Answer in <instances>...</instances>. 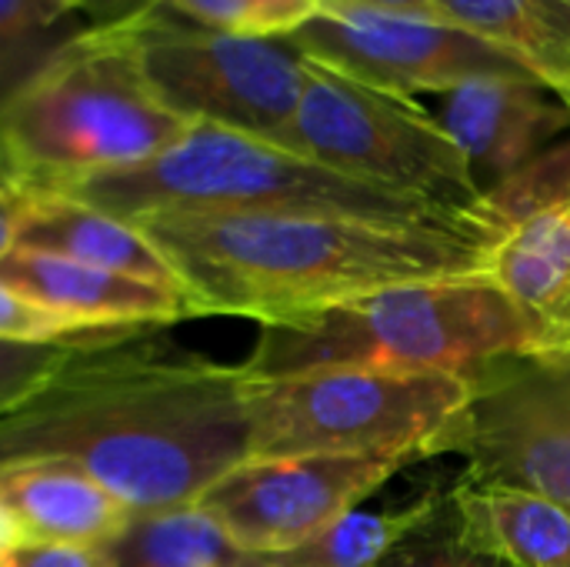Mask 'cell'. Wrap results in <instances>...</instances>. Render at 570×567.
<instances>
[{"label": "cell", "instance_id": "cell-20", "mask_svg": "<svg viewBox=\"0 0 570 567\" xmlns=\"http://www.w3.org/2000/svg\"><path fill=\"white\" fill-rule=\"evenodd\" d=\"M77 17L70 0H0V97L70 37Z\"/></svg>", "mask_w": 570, "mask_h": 567}, {"label": "cell", "instance_id": "cell-30", "mask_svg": "<svg viewBox=\"0 0 570 567\" xmlns=\"http://www.w3.org/2000/svg\"><path fill=\"white\" fill-rule=\"evenodd\" d=\"M70 3H73V7H77V13H80V0H70Z\"/></svg>", "mask_w": 570, "mask_h": 567}, {"label": "cell", "instance_id": "cell-7", "mask_svg": "<svg viewBox=\"0 0 570 567\" xmlns=\"http://www.w3.org/2000/svg\"><path fill=\"white\" fill-rule=\"evenodd\" d=\"M284 147L444 211L468 214L481 201L464 150L434 110L314 60Z\"/></svg>", "mask_w": 570, "mask_h": 567}, {"label": "cell", "instance_id": "cell-9", "mask_svg": "<svg viewBox=\"0 0 570 567\" xmlns=\"http://www.w3.org/2000/svg\"><path fill=\"white\" fill-rule=\"evenodd\" d=\"M284 40L314 63L414 100L417 94L441 97L474 77H531L501 47L424 13L324 0L321 13Z\"/></svg>", "mask_w": 570, "mask_h": 567}, {"label": "cell", "instance_id": "cell-11", "mask_svg": "<svg viewBox=\"0 0 570 567\" xmlns=\"http://www.w3.org/2000/svg\"><path fill=\"white\" fill-rule=\"evenodd\" d=\"M434 117L464 150L481 197L541 160L570 130V110L531 77H474L438 97Z\"/></svg>", "mask_w": 570, "mask_h": 567}, {"label": "cell", "instance_id": "cell-23", "mask_svg": "<svg viewBox=\"0 0 570 567\" xmlns=\"http://www.w3.org/2000/svg\"><path fill=\"white\" fill-rule=\"evenodd\" d=\"M73 338L57 341V344H10V341H0V418L20 398H27L60 364V358L67 354V344Z\"/></svg>", "mask_w": 570, "mask_h": 567}, {"label": "cell", "instance_id": "cell-8", "mask_svg": "<svg viewBox=\"0 0 570 567\" xmlns=\"http://www.w3.org/2000/svg\"><path fill=\"white\" fill-rule=\"evenodd\" d=\"M124 33L144 80L180 120L284 147L307 80V57L291 40L234 37L167 10Z\"/></svg>", "mask_w": 570, "mask_h": 567}, {"label": "cell", "instance_id": "cell-2", "mask_svg": "<svg viewBox=\"0 0 570 567\" xmlns=\"http://www.w3.org/2000/svg\"><path fill=\"white\" fill-rule=\"evenodd\" d=\"M137 224L170 261L200 317L261 328L424 281L488 274L504 227L481 207L458 217L387 221L294 211H174Z\"/></svg>", "mask_w": 570, "mask_h": 567}, {"label": "cell", "instance_id": "cell-3", "mask_svg": "<svg viewBox=\"0 0 570 567\" xmlns=\"http://www.w3.org/2000/svg\"><path fill=\"white\" fill-rule=\"evenodd\" d=\"M187 130L144 80L124 30L80 27L0 97V164L37 190L144 164Z\"/></svg>", "mask_w": 570, "mask_h": 567}, {"label": "cell", "instance_id": "cell-6", "mask_svg": "<svg viewBox=\"0 0 570 567\" xmlns=\"http://www.w3.org/2000/svg\"><path fill=\"white\" fill-rule=\"evenodd\" d=\"M60 194L124 221L174 211H294L387 221L458 217V211L434 207L414 194L341 174L281 144L210 124H190L157 157L87 177Z\"/></svg>", "mask_w": 570, "mask_h": 567}, {"label": "cell", "instance_id": "cell-29", "mask_svg": "<svg viewBox=\"0 0 570 567\" xmlns=\"http://www.w3.org/2000/svg\"><path fill=\"white\" fill-rule=\"evenodd\" d=\"M13 541H17V538H13L10 525H7V521H3V515H0V555H3V551H7V548L13 545Z\"/></svg>", "mask_w": 570, "mask_h": 567}, {"label": "cell", "instance_id": "cell-18", "mask_svg": "<svg viewBox=\"0 0 570 567\" xmlns=\"http://www.w3.org/2000/svg\"><path fill=\"white\" fill-rule=\"evenodd\" d=\"M110 548L117 567H264V558L240 551L197 501L134 515Z\"/></svg>", "mask_w": 570, "mask_h": 567}, {"label": "cell", "instance_id": "cell-28", "mask_svg": "<svg viewBox=\"0 0 570 567\" xmlns=\"http://www.w3.org/2000/svg\"><path fill=\"white\" fill-rule=\"evenodd\" d=\"M334 3H354V7H371V10H401V13H424V17H441L434 0H334Z\"/></svg>", "mask_w": 570, "mask_h": 567}, {"label": "cell", "instance_id": "cell-15", "mask_svg": "<svg viewBox=\"0 0 570 567\" xmlns=\"http://www.w3.org/2000/svg\"><path fill=\"white\" fill-rule=\"evenodd\" d=\"M448 515L461 541L514 567H570V508L544 495L458 481Z\"/></svg>", "mask_w": 570, "mask_h": 567}, {"label": "cell", "instance_id": "cell-16", "mask_svg": "<svg viewBox=\"0 0 570 567\" xmlns=\"http://www.w3.org/2000/svg\"><path fill=\"white\" fill-rule=\"evenodd\" d=\"M17 247L50 251L80 264L100 267V271H114V274L147 281V284L184 291L170 261L157 251V244L137 224L117 214H107L100 207H90L60 190H37Z\"/></svg>", "mask_w": 570, "mask_h": 567}, {"label": "cell", "instance_id": "cell-14", "mask_svg": "<svg viewBox=\"0 0 570 567\" xmlns=\"http://www.w3.org/2000/svg\"><path fill=\"white\" fill-rule=\"evenodd\" d=\"M488 274L534 331L541 358H570V190L504 227Z\"/></svg>", "mask_w": 570, "mask_h": 567}, {"label": "cell", "instance_id": "cell-17", "mask_svg": "<svg viewBox=\"0 0 570 567\" xmlns=\"http://www.w3.org/2000/svg\"><path fill=\"white\" fill-rule=\"evenodd\" d=\"M434 7L514 57L570 110V0H434Z\"/></svg>", "mask_w": 570, "mask_h": 567}, {"label": "cell", "instance_id": "cell-10", "mask_svg": "<svg viewBox=\"0 0 570 567\" xmlns=\"http://www.w3.org/2000/svg\"><path fill=\"white\" fill-rule=\"evenodd\" d=\"M417 458H247L217 478L200 508L254 555H284L341 515L361 508L381 485Z\"/></svg>", "mask_w": 570, "mask_h": 567}, {"label": "cell", "instance_id": "cell-21", "mask_svg": "<svg viewBox=\"0 0 570 567\" xmlns=\"http://www.w3.org/2000/svg\"><path fill=\"white\" fill-rule=\"evenodd\" d=\"M324 0H167L164 10L234 37L284 40L321 13Z\"/></svg>", "mask_w": 570, "mask_h": 567}, {"label": "cell", "instance_id": "cell-4", "mask_svg": "<svg viewBox=\"0 0 570 567\" xmlns=\"http://www.w3.org/2000/svg\"><path fill=\"white\" fill-rule=\"evenodd\" d=\"M508 358H541L538 338L491 274L387 287L321 314L261 328L247 374L311 368H401L481 374Z\"/></svg>", "mask_w": 570, "mask_h": 567}, {"label": "cell", "instance_id": "cell-1", "mask_svg": "<svg viewBox=\"0 0 570 567\" xmlns=\"http://www.w3.org/2000/svg\"><path fill=\"white\" fill-rule=\"evenodd\" d=\"M63 458L134 515L194 505L250 458L240 364L164 351L150 331H90L0 418V461Z\"/></svg>", "mask_w": 570, "mask_h": 567}, {"label": "cell", "instance_id": "cell-24", "mask_svg": "<svg viewBox=\"0 0 570 567\" xmlns=\"http://www.w3.org/2000/svg\"><path fill=\"white\" fill-rule=\"evenodd\" d=\"M73 338V331L47 314L43 307H37L33 301H27L23 294H17L13 287H7L0 281V341L10 344H57Z\"/></svg>", "mask_w": 570, "mask_h": 567}, {"label": "cell", "instance_id": "cell-31", "mask_svg": "<svg viewBox=\"0 0 570 567\" xmlns=\"http://www.w3.org/2000/svg\"><path fill=\"white\" fill-rule=\"evenodd\" d=\"M264 567H267V565H264Z\"/></svg>", "mask_w": 570, "mask_h": 567}, {"label": "cell", "instance_id": "cell-12", "mask_svg": "<svg viewBox=\"0 0 570 567\" xmlns=\"http://www.w3.org/2000/svg\"><path fill=\"white\" fill-rule=\"evenodd\" d=\"M0 281L60 317L73 334L154 331L200 317L184 291L100 271L37 247H13L0 261Z\"/></svg>", "mask_w": 570, "mask_h": 567}, {"label": "cell", "instance_id": "cell-19", "mask_svg": "<svg viewBox=\"0 0 570 567\" xmlns=\"http://www.w3.org/2000/svg\"><path fill=\"white\" fill-rule=\"evenodd\" d=\"M448 498L441 491H428L414 505L401 511H347L337 521H331L324 531L307 538L304 545L264 558L267 567H377L394 548H401L407 538H414L421 528H428L441 511Z\"/></svg>", "mask_w": 570, "mask_h": 567}, {"label": "cell", "instance_id": "cell-22", "mask_svg": "<svg viewBox=\"0 0 570 567\" xmlns=\"http://www.w3.org/2000/svg\"><path fill=\"white\" fill-rule=\"evenodd\" d=\"M434 521L407 538L401 548H394L377 567H514L504 558L471 548L458 538L454 528H434Z\"/></svg>", "mask_w": 570, "mask_h": 567}, {"label": "cell", "instance_id": "cell-13", "mask_svg": "<svg viewBox=\"0 0 570 567\" xmlns=\"http://www.w3.org/2000/svg\"><path fill=\"white\" fill-rule=\"evenodd\" d=\"M0 515L17 541L114 545L134 511L83 468L30 454L0 461Z\"/></svg>", "mask_w": 570, "mask_h": 567}, {"label": "cell", "instance_id": "cell-5", "mask_svg": "<svg viewBox=\"0 0 570 567\" xmlns=\"http://www.w3.org/2000/svg\"><path fill=\"white\" fill-rule=\"evenodd\" d=\"M474 391V378L448 371L354 364L294 374L244 371L250 458L461 454Z\"/></svg>", "mask_w": 570, "mask_h": 567}, {"label": "cell", "instance_id": "cell-26", "mask_svg": "<svg viewBox=\"0 0 570 567\" xmlns=\"http://www.w3.org/2000/svg\"><path fill=\"white\" fill-rule=\"evenodd\" d=\"M37 190L0 164V261L17 247Z\"/></svg>", "mask_w": 570, "mask_h": 567}, {"label": "cell", "instance_id": "cell-25", "mask_svg": "<svg viewBox=\"0 0 570 567\" xmlns=\"http://www.w3.org/2000/svg\"><path fill=\"white\" fill-rule=\"evenodd\" d=\"M0 567H117L110 545H63V541H13Z\"/></svg>", "mask_w": 570, "mask_h": 567}, {"label": "cell", "instance_id": "cell-27", "mask_svg": "<svg viewBox=\"0 0 570 567\" xmlns=\"http://www.w3.org/2000/svg\"><path fill=\"white\" fill-rule=\"evenodd\" d=\"M167 0H80V20L90 30H127L164 10Z\"/></svg>", "mask_w": 570, "mask_h": 567}]
</instances>
